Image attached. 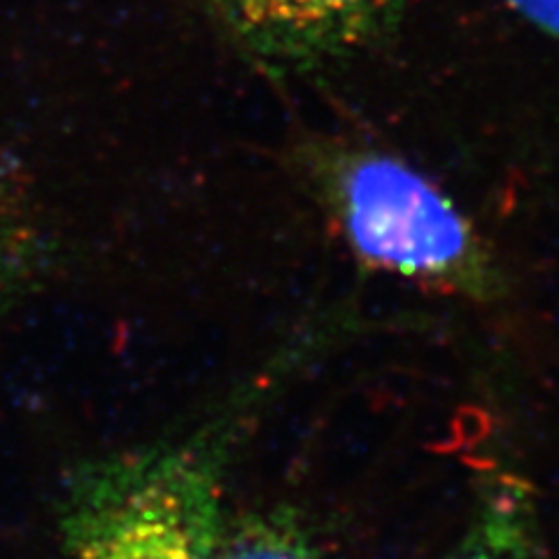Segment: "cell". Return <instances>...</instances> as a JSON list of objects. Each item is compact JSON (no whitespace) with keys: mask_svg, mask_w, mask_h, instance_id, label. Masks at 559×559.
Returning <instances> with one entry per match:
<instances>
[{"mask_svg":"<svg viewBox=\"0 0 559 559\" xmlns=\"http://www.w3.org/2000/svg\"><path fill=\"white\" fill-rule=\"evenodd\" d=\"M308 166L320 201L364 264L474 299L497 292V266L474 224L406 162L329 145L314 150Z\"/></svg>","mask_w":559,"mask_h":559,"instance_id":"6da1fadb","label":"cell"},{"mask_svg":"<svg viewBox=\"0 0 559 559\" xmlns=\"http://www.w3.org/2000/svg\"><path fill=\"white\" fill-rule=\"evenodd\" d=\"M445 559H544L530 503L503 489L489 499L460 548Z\"/></svg>","mask_w":559,"mask_h":559,"instance_id":"277c9868","label":"cell"},{"mask_svg":"<svg viewBox=\"0 0 559 559\" xmlns=\"http://www.w3.org/2000/svg\"><path fill=\"white\" fill-rule=\"evenodd\" d=\"M506 5L540 33L559 40V0H506Z\"/></svg>","mask_w":559,"mask_h":559,"instance_id":"52a82bcc","label":"cell"},{"mask_svg":"<svg viewBox=\"0 0 559 559\" xmlns=\"http://www.w3.org/2000/svg\"><path fill=\"white\" fill-rule=\"evenodd\" d=\"M210 5L254 57L310 66L373 40L411 0H210Z\"/></svg>","mask_w":559,"mask_h":559,"instance_id":"3957f363","label":"cell"},{"mask_svg":"<svg viewBox=\"0 0 559 559\" xmlns=\"http://www.w3.org/2000/svg\"><path fill=\"white\" fill-rule=\"evenodd\" d=\"M215 559H326L287 511H257L224 524Z\"/></svg>","mask_w":559,"mask_h":559,"instance_id":"5b68a950","label":"cell"},{"mask_svg":"<svg viewBox=\"0 0 559 559\" xmlns=\"http://www.w3.org/2000/svg\"><path fill=\"white\" fill-rule=\"evenodd\" d=\"M16 224H20L16 199L3 175H0V285H3L5 273L10 269L16 238H20V226Z\"/></svg>","mask_w":559,"mask_h":559,"instance_id":"8992f818","label":"cell"},{"mask_svg":"<svg viewBox=\"0 0 559 559\" xmlns=\"http://www.w3.org/2000/svg\"><path fill=\"white\" fill-rule=\"evenodd\" d=\"M222 454L201 436L78 468L61 506L68 559H215Z\"/></svg>","mask_w":559,"mask_h":559,"instance_id":"7a4b0ae2","label":"cell"}]
</instances>
